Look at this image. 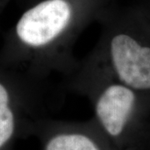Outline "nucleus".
<instances>
[{
	"mask_svg": "<svg viewBox=\"0 0 150 150\" xmlns=\"http://www.w3.org/2000/svg\"><path fill=\"white\" fill-rule=\"evenodd\" d=\"M141 11L143 12V13H144L145 16L147 17V18L149 19V21H150V5L149 6V8H144V9H142Z\"/></svg>",
	"mask_w": 150,
	"mask_h": 150,
	"instance_id": "423d86ee",
	"label": "nucleus"
},
{
	"mask_svg": "<svg viewBox=\"0 0 150 150\" xmlns=\"http://www.w3.org/2000/svg\"><path fill=\"white\" fill-rule=\"evenodd\" d=\"M103 13L74 0H43L26 10L12 33L11 52L23 74L46 83L54 74L64 79L80 59L74 53L79 38Z\"/></svg>",
	"mask_w": 150,
	"mask_h": 150,
	"instance_id": "f257e3e1",
	"label": "nucleus"
},
{
	"mask_svg": "<svg viewBox=\"0 0 150 150\" xmlns=\"http://www.w3.org/2000/svg\"><path fill=\"white\" fill-rule=\"evenodd\" d=\"M64 82L69 90L90 102L96 125L109 139H125L150 111V95L116 79L90 53Z\"/></svg>",
	"mask_w": 150,
	"mask_h": 150,
	"instance_id": "f03ea898",
	"label": "nucleus"
},
{
	"mask_svg": "<svg viewBox=\"0 0 150 150\" xmlns=\"http://www.w3.org/2000/svg\"><path fill=\"white\" fill-rule=\"evenodd\" d=\"M45 135L43 150H105L98 134L79 127H53Z\"/></svg>",
	"mask_w": 150,
	"mask_h": 150,
	"instance_id": "39448f33",
	"label": "nucleus"
},
{
	"mask_svg": "<svg viewBox=\"0 0 150 150\" xmlns=\"http://www.w3.org/2000/svg\"><path fill=\"white\" fill-rule=\"evenodd\" d=\"M90 54L118 81L150 95V21L141 10L103 13Z\"/></svg>",
	"mask_w": 150,
	"mask_h": 150,
	"instance_id": "7ed1b4c3",
	"label": "nucleus"
},
{
	"mask_svg": "<svg viewBox=\"0 0 150 150\" xmlns=\"http://www.w3.org/2000/svg\"><path fill=\"white\" fill-rule=\"evenodd\" d=\"M0 76V150L15 137L21 108H38L45 95L46 83L23 74L16 83Z\"/></svg>",
	"mask_w": 150,
	"mask_h": 150,
	"instance_id": "20e7f679",
	"label": "nucleus"
}]
</instances>
